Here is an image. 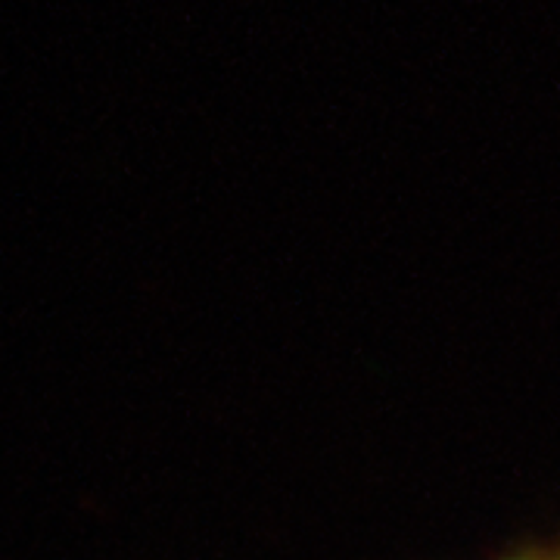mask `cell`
Masks as SVG:
<instances>
[{
  "label": "cell",
  "mask_w": 560,
  "mask_h": 560,
  "mask_svg": "<svg viewBox=\"0 0 560 560\" xmlns=\"http://www.w3.org/2000/svg\"><path fill=\"white\" fill-rule=\"evenodd\" d=\"M489 560H560V536H551V539L541 541H526V545H517L511 551H504L499 558Z\"/></svg>",
  "instance_id": "cell-1"
}]
</instances>
